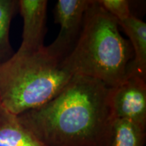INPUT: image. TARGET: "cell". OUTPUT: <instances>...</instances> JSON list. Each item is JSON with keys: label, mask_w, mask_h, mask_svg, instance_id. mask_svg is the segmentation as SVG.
<instances>
[{"label": "cell", "mask_w": 146, "mask_h": 146, "mask_svg": "<svg viewBox=\"0 0 146 146\" xmlns=\"http://www.w3.org/2000/svg\"><path fill=\"white\" fill-rule=\"evenodd\" d=\"M18 8V1L0 0V63L4 62L14 54L9 33L11 21Z\"/></svg>", "instance_id": "cell-10"}, {"label": "cell", "mask_w": 146, "mask_h": 146, "mask_svg": "<svg viewBox=\"0 0 146 146\" xmlns=\"http://www.w3.org/2000/svg\"><path fill=\"white\" fill-rule=\"evenodd\" d=\"M0 104H1V103H0Z\"/></svg>", "instance_id": "cell-12"}, {"label": "cell", "mask_w": 146, "mask_h": 146, "mask_svg": "<svg viewBox=\"0 0 146 146\" xmlns=\"http://www.w3.org/2000/svg\"><path fill=\"white\" fill-rule=\"evenodd\" d=\"M109 103L114 120H127L146 129V76L128 74L110 88Z\"/></svg>", "instance_id": "cell-4"}, {"label": "cell", "mask_w": 146, "mask_h": 146, "mask_svg": "<svg viewBox=\"0 0 146 146\" xmlns=\"http://www.w3.org/2000/svg\"><path fill=\"white\" fill-rule=\"evenodd\" d=\"M129 36L133 57L128 74L146 76V24L133 14L118 24Z\"/></svg>", "instance_id": "cell-7"}, {"label": "cell", "mask_w": 146, "mask_h": 146, "mask_svg": "<svg viewBox=\"0 0 146 146\" xmlns=\"http://www.w3.org/2000/svg\"><path fill=\"white\" fill-rule=\"evenodd\" d=\"M98 3L119 24L132 15L130 3L127 0H98Z\"/></svg>", "instance_id": "cell-11"}, {"label": "cell", "mask_w": 146, "mask_h": 146, "mask_svg": "<svg viewBox=\"0 0 146 146\" xmlns=\"http://www.w3.org/2000/svg\"><path fill=\"white\" fill-rule=\"evenodd\" d=\"M132 52L129 41L120 34L118 22L98 0H91L81 34L63 64L74 75L99 80L111 88L127 76Z\"/></svg>", "instance_id": "cell-2"}, {"label": "cell", "mask_w": 146, "mask_h": 146, "mask_svg": "<svg viewBox=\"0 0 146 146\" xmlns=\"http://www.w3.org/2000/svg\"><path fill=\"white\" fill-rule=\"evenodd\" d=\"M73 76L47 47L17 51L0 63V103L16 115L37 108L60 94Z\"/></svg>", "instance_id": "cell-3"}, {"label": "cell", "mask_w": 146, "mask_h": 146, "mask_svg": "<svg viewBox=\"0 0 146 146\" xmlns=\"http://www.w3.org/2000/svg\"><path fill=\"white\" fill-rule=\"evenodd\" d=\"M91 0H59L55 7V21L60 29L58 36L49 50L64 59L75 45L83 26L87 10Z\"/></svg>", "instance_id": "cell-5"}, {"label": "cell", "mask_w": 146, "mask_h": 146, "mask_svg": "<svg viewBox=\"0 0 146 146\" xmlns=\"http://www.w3.org/2000/svg\"><path fill=\"white\" fill-rule=\"evenodd\" d=\"M0 146H45L16 115L0 104Z\"/></svg>", "instance_id": "cell-8"}, {"label": "cell", "mask_w": 146, "mask_h": 146, "mask_svg": "<svg viewBox=\"0 0 146 146\" xmlns=\"http://www.w3.org/2000/svg\"><path fill=\"white\" fill-rule=\"evenodd\" d=\"M145 129L129 120L115 119L108 146H143Z\"/></svg>", "instance_id": "cell-9"}, {"label": "cell", "mask_w": 146, "mask_h": 146, "mask_svg": "<svg viewBox=\"0 0 146 146\" xmlns=\"http://www.w3.org/2000/svg\"><path fill=\"white\" fill-rule=\"evenodd\" d=\"M47 7L45 0L18 1V8L23 20L22 43L18 52H35L44 47Z\"/></svg>", "instance_id": "cell-6"}, {"label": "cell", "mask_w": 146, "mask_h": 146, "mask_svg": "<svg viewBox=\"0 0 146 146\" xmlns=\"http://www.w3.org/2000/svg\"><path fill=\"white\" fill-rule=\"evenodd\" d=\"M110 90L99 80L75 74L51 101L18 116L45 146H108L114 120Z\"/></svg>", "instance_id": "cell-1"}]
</instances>
